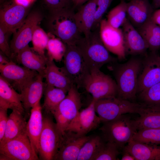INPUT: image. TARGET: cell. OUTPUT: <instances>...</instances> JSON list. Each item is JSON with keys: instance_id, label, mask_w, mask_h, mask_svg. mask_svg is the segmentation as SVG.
<instances>
[{"instance_id": "obj_5", "label": "cell", "mask_w": 160, "mask_h": 160, "mask_svg": "<svg viewBox=\"0 0 160 160\" xmlns=\"http://www.w3.org/2000/svg\"><path fill=\"white\" fill-rule=\"evenodd\" d=\"M99 129L102 133L105 141L114 143L119 149H123L137 131L133 120L125 114L103 123Z\"/></svg>"}, {"instance_id": "obj_17", "label": "cell", "mask_w": 160, "mask_h": 160, "mask_svg": "<svg viewBox=\"0 0 160 160\" xmlns=\"http://www.w3.org/2000/svg\"><path fill=\"white\" fill-rule=\"evenodd\" d=\"M122 27L126 54L133 56L145 55L148 46L141 35L127 18Z\"/></svg>"}, {"instance_id": "obj_40", "label": "cell", "mask_w": 160, "mask_h": 160, "mask_svg": "<svg viewBox=\"0 0 160 160\" xmlns=\"http://www.w3.org/2000/svg\"><path fill=\"white\" fill-rule=\"evenodd\" d=\"M2 27H0V49L1 51L7 57L11 59L12 57L10 46L8 41L7 34Z\"/></svg>"}, {"instance_id": "obj_37", "label": "cell", "mask_w": 160, "mask_h": 160, "mask_svg": "<svg viewBox=\"0 0 160 160\" xmlns=\"http://www.w3.org/2000/svg\"><path fill=\"white\" fill-rule=\"evenodd\" d=\"M119 149L114 143L105 142L93 160H116L119 154Z\"/></svg>"}, {"instance_id": "obj_26", "label": "cell", "mask_w": 160, "mask_h": 160, "mask_svg": "<svg viewBox=\"0 0 160 160\" xmlns=\"http://www.w3.org/2000/svg\"><path fill=\"white\" fill-rule=\"evenodd\" d=\"M136 160H160V145L131 140L123 148Z\"/></svg>"}, {"instance_id": "obj_29", "label": "cell", "mask_w": 160, "mask_h": 160, "mask_svg": "<svg viewBox=\"0 0 160 160\" xmlns=\"http://www.w3.org/2000/svg\"><path fill=\"white\" fill-rule=\"evenodd\" d=\"M66 93L61 89L46 84L44 90V97L43 105L45 114L52 115L65 97Z\"/></svg>"}, {"instance_id": "obj_35", "label": "cell", "mask_w": 160, "mask_h": 160, "mask_svg": "<svg viewBox=\"0 0 160 160\" xmlns=\"http://www.w3.org/2000/svg\"><path fill=\"white\" fill-rule=\"evenodd\" d=\"M143 143L160 145V129H147L138 130L132 140Z\"/></svg>"}, {"instance_id": "obj_15", "label": "cell", "mask_w": 160, "mask_h": 160, "mask_svg": "<svg viewBox=\"0 0 160 160\" xmlns=\"http://www.w3.org/2000/svg\"><path fill=\"white\" fill-rule=\"evenodd\" d=\"M0 75L20 93L23 88L39 74L36 71L20 66L12 60L0 65Z\"/></svg>"}, {"instance_id": "obj_31", "label": "cell", "mask_w": 160, "mask_h": 160, "mask_svg": "<svg viewBox=\"0 0 160 160\" xmlns=\"http://www.w3.org/2000/svg\"><path fill=\"white\" fill-rule=\"evenodd\" d=\"M105 142L99 135L92 136L81 148L77 160H93Z\"/></svg>"}, {"instance_id": "obj_34", "label": "cell", "mask_w": 160, "mask_h": 160, "mask_svg": "<svg viewBox=\"0 0 160 160\" xmlns=\"http://www.w3.org/2000/svg\"><path fill=\"white\" fill-rule=\"evenodd\" d=\"M127 3L122 1L108 12L106 20L112 26L119 28L124 23L127 17Z\"/></svg>"}, {"instance_id": "obj_36", "label": "cell", "mask_w": 160, "mask_h": 160, "mask_svg": "<svg viewBox=\"0 0 160 160\" xmlns=\"http://www.w3.org/2000/svg\"><path fill=\"white\" fill-rule=\"evenodd\" d=\"M49 39L48 34L39 25L37 26L33 32L32 37V49L38 54L46 56L45 50L46 49Z\"/></svg>"}, {"instance_id": "obj_44", "label": "cell", "mask_w": 160, "mask_h": 160, "mask_svg": "<svg viewBox=\"0 0 160 160\" xmlns=\"http://www.w3.org/2000/svg\"><path fill=\"white\" fill-rule=\"evenodd\" d=\"M121 160H136L135 157L127 151L123 149Z\"/></svg>"}, {"instance_id": "obj_2", "label": "cell", "mask_w": 160, "mask_h": 160, "mask_svg": "<svg viewBox=\"0 0 160 160\" xmlns=\"http://www.w3.org/2000/svg\"><path fill=\"white\" fill-rule=\"evenodd\" d=\"M99 27L92 31L88 37H82L76 45L81 52L90 72L100 69L104 65L117 61L110 55L103 44L100 36Z\"/></svg>"}, {"instance_id": "obj_41", "label": "cell", "mask_w": 160, "mask_h": 160, "mask_svg": "<svg viewBox=\"0 0 160 160\" xmlns=\"http://www.w3.org/2000/svg\"><path fill=\"white\" fill-rule=\"evenodd\" d=\"M56 121L57 128L63 135L66 131L71 122L57 110H55L52 113Z\"/></svg>"}, {"instance_id": "obj_46", "label": "cell", "mask_w": 160, "mask_h": 160, "mask_svg": "<svg viewBox=\"0 0 160 160\" xmlns=\"http://www.w3.org/2000/svg\"><path fill=\"white\" fill-rule=\"evenodd\" d=\"M89 0H73L75 9L78 8Z\"/></svg>"}, {"instance_id": "obj_48", "label": "cell", "mask_w": 160, "mask_h": 160, "mask_svg": "<svg viewBox=\"0 0 160 160\" xmlns=\"http://www.w3.org/2000/svg\"><path fill=\"white\" fill-rule=\"evenodd\" d=\"M160 7V4H159V8Z\"/></svg>"}, {"instance_id": "obj_39", "label": "cell", "mask_w": 160, "mask_h": 160, "mask_svg": "<svg viewBox=\"0 0 160 160\" xmlns=\"http://www.w3.org/2000/svg\"><path fill=\"white\" fill-rule=\"evenodd\" d=\"M114 0H97V9L92 31L100 27L102 17Z\"/></svg>"}, {"instance_id": "obj_45", "label": "cell", "mask_w": 160, "mask_h": 160, "mask_svg": "<svg viewBox=\"0 0 160 160\" xmlns=\"http://www.w3.org/2000/svg\"><path fill=\"white\" fill-rule=\"evenodd\" d=\"M6 56L1 51L0 52V65H3L7 64L11 60L8 59Z\"/></svg>"}, {"instance_id": "obj_21", "label": "cell", "mask_w": 160, "mask_h": 160, "mask_svg": "<svg viewBox=\"0 0 160 160\" xmlns=\"http://www.w3.org/2000/svg\"><path fill=\"white\" fill-rule=\"evenodd\" d=\"M0 108L17 110L25 116L21 96L2 76H0Z\"/></svg>"}, {"instance_id": "obj_12", "label": "cell", "mask_w": 160, "mask_h": 160, "mask_svg": "<svg viewBox=\"0 0 160 160\" xmlns=\"http://www.w3.org/2000/svg\"><path fill=\"white\" fill-rule=\"evenodd\" d=\"M159 82L160 56L156 52H151L143 59L142 68L138 79L137 93Z\"/></svg>"}, {"instance_id": "obj_20", "label": "cell", "mask_w": 160, "mask_h": 160, "mask_svg": "<svg viewBox=\"0 0 160 160\" xmlns=\"http://www.w3.org/2000/svg\"><path fill=\"white\" fill-rule=\"evenodd\" d=\"M97 0H89L77 9L74 18L80 32L88 38L90 35L94 23Z\"/></svg>"}, {"instance_id": "obj_3", "label": "cell", "mask_w": 160, "mask_h": 160, "mask_svg": "<svg viewBox=\"0 0 160 160\" xmlns=\"http://www.w3.org/2000/svg\"><path fill=\"white\" fill-rule=\"evenodd\" d=\"M75 10L72 9L49 12L47 23L49 32L67 45H76L83 37L76 22Z\"/></svg>"}, {"instance_id": "obj_9", "label": "cell", "mask_w": 160, "mask_h": 160, "mask_svg": "<svg viewBox=\"0 0 160 160\" xmlns=\"http://www.w3.org/2000/svg\"><path fill=\"white\" fill-rule=\"evenodd\" d=\"M0 160H37L26 131L0 146Z\"/></svg>"}, {"instance_id": "obj_47", "label": "cell", "mask_w": 160, "mask_h": 160, "mask_svg": "<svg viewBox=\"0 0 160 160\" xmlns=\"http://www.w3.org/2000/svg\"><path fill=\"white\" fill-rule=\"evenodd\" d=\"M153 4L155 8H158L160 4V0H153Z\"/></svg>"}, {"instance_id": "obj_6", "label": "cell", "mask_w": 160, "mask_h": 160, "mask_svg": "<svg viewBox=\"0 0 160 160\" xmlns=\"http://www.w3.org/2000/svg\"><path fill=\"white\" fill-rule=\"evenodd\" d=\"M52 115L45 114L43 116V128L39 143L40 159L54 160L62 137L63 134L53 121Z\"/></svg>"}, {"instance_id": "obj_19", "label": "cell", "mask_w": 160, "mask_h": 160, "mask_svg": "<svg viewBox=\"0 0 160 160\" xmlns=\"http://www.w3.org/2000/svg\"><path fill=\"white\" fill-rule=\"evenodd\" d=\"M43 78V74L39 73L23 88L20 93L26 118L29 115L31 109L40 101L44 88Z\"/></svg>"}, {"instance_id": "obj_25", "label": "cell", "mask_w": 160, "mask_h": 160, "mask_svg": "<svg viewBox=\"0 0 160 160\" xmlns=\"http://www.w3.org/2000/svg\"><path fill=\"white\" fill-rule=\"evenodd\" d=\"M78 89L73 84L56 110L71 121L79 112L82 106Z\"/></svg>"}, {"instance_id": "obj_22", "label": "cell", "mask_w": 160, "mask_h": 160, "mask_svg": "<svg viewBox=\"0 0 160 160\" xmlns=\"http://www.w3.org/2000/svg\"><path fill=\"white\" fill-rule=\"evenodd\" d=\"M38 101L31 109L26 131L32 147L38 156L39 140L43 128L42 108Z\"/></svg>"}, {"instance_id": "obj_43", "label": "cell", "mask_w": 160, "mask_h": 160, "mask_svg": "<svg viewBox=\"0 0 160 160\" xmlns=\"http://www.w3.org/2000/svg\"><path fill=\"white\" fill-rule=\"evenodd\" d=\"M151 20L156 24L160 26V9L153 12Z\"/></svg>"}, {"instance_id": "obj_42", "label": "cell", "mask_w": 160, "mask_h": 160, "mask_svg": "<svg viewBox=\"0 0 160 160\" xmlns=\"http://www.w3.org/2000/svg\"><path fill=\"white\" fill-rule=\"evenodd\" d=\"M7 110L0 108V141L3 139L7 122Z\"/></svg>"}, {"instance_id": "obj_8", "label": "cell", "mask_w": 160, "mask_h": 160, "mask_svg": "<svg viewBox=\"0 0 160 160\" xmlns=\"http://www.w3.org/2000/svg\"><path fill=\"white\" fill-rule=\"evenodd\" d=\"M93 99L98 100L116 97L117 86L115 81L100 69L92 71L85 79L83 87Z\"/></svg>"}, {"instance_id": "obj_33", "label": "cell", "mask_w": 160, "mask_h": 160, "mask_svg": "<svg viewBox=\"0 0 160 160\" xmlns=\"http://www.w3.org/2000/svg\"><path fill=\"white\" fill-rule=\"evenodd\" d=\"M49 39L46 47L47 57L57 62L61 61L64 55L66 45L60 39L49 32Z\"/></svg>"}, {"instance_id": "obj_16", "label": "cell", "mask_w": 160, "mask_h": 160, "mask_svg": "<svg viewBox=\"0 0 160 160\" xmlns=\"http://www.w3.org/2000/svg\"><path fill=\"white\" fill-rule=\"evenodd\" d=\"M91 136H79L72 132L65 131L54 160H77L81 148Z\"/></svg>"}, {"instance_id": "obj_27", "label": "cell", "mask_w": 160, "mask_h": 160, "mask_svg": "<svg viewBox=\"0 0 160 160\" xmlns=\"http://www.w3.org/2000/svg\"><path fill=\"white\" fill-rule=\"evenodd\" d=\"M27 124L24 115L17 110H12L8 117L4 136L0 141V146L25 132Z\"/></svg>"}, {"instance_id": "obj_10", "label": "cell", "mask_w": 160, "mask_h": 160, "mask_svg": "<svg viewBox=\"0 0 160 160\" xmlns=\"http://www.w3.org/2000/svg\"><path fill=\"white\" fill-rule=\"evenodd\" d=\"M27 7L13 0L5 1L0 9V27L6 32L14 33L22 25L28 15Z\"/></svg>"}, {"instance_id": "obj_32", "label": "cell", "mask_w": 160, "mask_h": 160, "mask_svg": "<svg viewBox=\"0 0 160 160\" xmlns=\"http://www.w3.org/2000/svg\"><path fill=\"white\" fill-rule=\"evenodd\" d=\"M138 94L139 103L146 107L160 109V82Z\"/></svg>"}, {"instance_id": "obj_23", "label": "cell", "mask_w": 160, "mask_h": 160, "mask_svg": "<svg viewBox=\"0 0 160 160\" xmlns=\"http://www.w3.org/2000/svg\"><path fill=\"white\" fill-rule=\"evenodd\" d=\"M44 77L46 79V84L61 89L66 92L73 84L61 68L58 67L53 60L48 59Z\"/></svg>"}, {"instance_id": "obj_28", "label": "cell", "mask_w": 160, "mask_h": 160, "mask_svg": "<svg viewBox=\"0 0 160 160\" xmlns=\"http://www.w3.org/2000/svg\"><path fill=\"white\" fill-rule=\"evenodd\" d=\"M137 29L151 52H156L160 48V26L150 20Z\"/></svg>"}, {"instance_id": "obj_24", "label": "cell", "mask_w": 160, "mask_h": 160, "mask_svg": "<svg viewBox=\"0 0 160 160\" xmlns=\"http://www.w3.org/2000/svg\"><path fill=\"white\" fill-rule=\"evenodd\" d=\"M15 57L17 62L24 67L44 75L47 57L34 53L29 45L20 50Z\"/></svg>"}, {"instance_id": "obj_14", "label": "cell", "mask_w": 160, "mask_h": 160, "mask_svg": "<svg viewBox=\"0 0 160 160\" xmlns=\"http://www.w3.org/2000/svg\"><path fill=\"white\" fill-rule=\"evenodd\" d=\"M96 100L93 99L87 107L79 111L71 120L66 131L73 132L79 136H83L98 127L101 122L96 113L95 108Z\"/></svg>"}, {"instance_id": "obj_7", "label": "cell", "mask_w": 160, "mask_h": 160, "mask_svg": "<svg viewBox=\"0 0 160 160\" xmlns=\"http://www.w3.org/2000/svg\"><path fill=\"white\" fill-rule=\"evenodd\" d=\"M61 68L71 82L79 89L90 73L79 49L76 45H67Z\"/></svg>"}, {"instance_id": "obj_30", "label": "cell", "mask_w": 160, "mask_h": 160, "mask_svg": "<svg viewBox=\"0 0 160 160\" xmlns=\"http://www.w3.org/2000/svg\"><path fill=\"white\" fill-rule=\"evenodd\" d=\"M148 108L145 113L133 120L137 131L143 129H160V109Z\"/></svg>"}, {"instance_id": "obj_18", "label": "cell", "mask_w": 160, "mask_h": 160, "mask_svg": "<svg viewBox=\"0 0 160 160\" xmlns=\"http://www.w3.org/2000/svg\"><path fill=\"white\" fill-rule=\"evenodd\" d=\"M127 9V18L136 29L150 20L153 12L148 0H131Z\"/></svg>"}, {"instance_id": "obj_38", "label": "cell", "mask_w": 160, "mask_h": 160, "mask_svg": "<svg viewBox=\"0 0 160 160\" xmlns=\"http://www.w3.org/2000/svg\"><path fill=\"white\" fill-rule=\"evenodd\" d=\"M44 2L49 12L72 9L75 10L73 0H44Z\"/></svg>"}, {"instance_id": "obj_13", "label": "cell", "mask_w": 160, "mask_h": 160, "mask_svg": "<svg viewBox=\"0 0 160 160\" xmlns=\"http://www.w3.org/2000/svg\"><path fill=\"white\" fill-rule=\"evenodd\" d=\"M99 32L101 39L108 51L116 55L119 59H124L126 54L122 29L112 26L105 19L100 22Z\"/></svg>"}, {"instance_id": "obj_4", "label": "cell", "mask_w": 160, "mask_h": 160, "mask_svg": "<svg viewBox=\"0 0 160 160\" xmlns=\"http://www.w3.org/2000/svg\"><path fill=\"white\" fill-rule=\"evenodd\" d=\"M95 108L103 123L127 113H137L141 116L148 109L139 103L121 99L116 97L96 100Z\"/></svg>"}, {"instance_id": "obj_1", "label": "cell", "mask_w": 160, "mask_h": 160, "mask_svg": "<svg viewBox=\"0 0 160 160\" xmlns=\"http://www.w3.org/2000/svg\"><path fill=\"white\" fill-rule=\"evenodd\" d=\"M143 59L133 56L123 63L116 62L108 67L115 79L116 97L134 102L137 94L138 79L142 65Z\"/></svg>"}, {"instance_id": "obj_11", "label": "cell", "mask_w": 160, "mask_h": 160, "mask_svg": "<svg viewBox=\"0 0 160 160\" xmlns=\"http://www.w3.org/2000/svg\"><path fill=\"white\" fill-rule=\"evenodd\" d=\"M42 19L41 14L36 11L28 15L22 25L13 33L10 45L12 56L28 45L31 41L35 29Z\"/></svg>"}]
</instances>
